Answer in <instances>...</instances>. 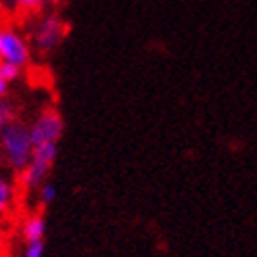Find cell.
<instances>
[{
  "label": "cell",
  "instance_id": "obj_14",
  "mask_svg": "<svg viewBox=\"0 0 257 257\" xmlns=\"http://www.w3.org/2000/svg\"><path fill=\"white\" fill-rule=\"evenodd\" d=\"M5 13H7V7H5V0H0V19L5 17Z\"/></svg>",
  "mask_w": 257,
  "mask_h": 257
},
{
  "label": "cell",
  "instance_id": "obj_8",
  "mask_svg": "<svg viewBox=\"0 0 257 257\" xmlns=\"http://www.w3.org/2000/svg\"><path fill=\"white\" fill-rule=\"evenodd\" d=\"M15 119H17V107H15V102L9 100V98H3V100H0V136H3V132Z\"/></svg>",
  "mask_w": 257,
  "mask_h": 257
},
{
  "label": "cell",
  "instance_id": "obj_2",
  "mask_svg": "<svg viewBox=\"0 0 257 257\" xmlns=\"http://www.w3.org/2000/svg\"><path fill=\"white\" fill-rule=\"evenodd\" d=\"M57 155H59V145L57 143H46V145H38L34 147V153H32V159L28 163L19 176H21V186L25 190H38L46 180H48V174L53 170V165L57 161Z\"/></svg>",
  "mask_w": 257,
  "mask_h": 257
},
{
  "label": "cell",
  "instance_id": "obj_7",
  "mask_svg": "<svg viewBox=\"0 0 257 257\" xmlns=\"http://www.w3.org/2000/svg\"><path fill=\"white\" fill-rule=\"evenodd\" d=\"M13 201H15V184H13L5 174H0V220H3L7 211L11 209Z\"/></svg>",
  "mask_w": 257,
  "mask_h": 257
},
{
  "label": "cell",
  "instance_id": "obj_11",
  "mask_svg": "<svg viewBox=\"0 0 257 257\" xmlns=\"http://www.w3.org/2000/svg\"><path fill=\"white\" fill-rule=\"evenodd\" d=\"M21 75V67L17 65H13V63H5V61H0V78H3L5 82L13 84L17 78Z\"/></svg>",
  "mask_w": 257,
  "mask_h": 257
},
{
  "label": "cell",
  "instance_id": "obj_16",
  "mask_svg": "<svg viewBox=\"0 0 257 257\" xmlns=\"http://www.w3.org/2000/svg\"><path fill=\"white\" fill-rule=\"evenodd\" d=\"M0 255H3V245H0Z\"/></svg>",
  "mask_w": 257,
  "mask_h": 257
},
{
  "label": "cell",
  "instance_id": "obj_4",
  "mask_svg": "<svg viewBox=\"0 0 257 257\" xmlns=\"http://www.w3.org/2000/svg\"><path fill=\"white\" fill-rule=\"evenodd\" d=\"M32 59V46L25 40V36L15 30L3 25L0 28V61L5 63H13L17 67H25Z\"/></svg>",
  "mask_w": 257,
  "mask_h": 257
},
{
  "label": "cell",
  "instance_id": "obj_13",
  "mask_svg": "<svg viewBox=\"0 0 257 257\" xmlns=\"http://www.w3.org/2000/svg\"><path fill=\"white\" fill-rule=\"evenodd\" d=\"M9 88H11V84L0 78V100H3V98H9Z\"/></svg>",
  "mask_w": 257,
  "mask_h": 257
},
{
  "label": "cell",
  "instance_id": "obj_10",
  "mask_svg": "<svg viewBox=\"0 0 257 257\" xmlns=\"http://www.w3.org/2000/svg\"><path fill=\"white\" fill-rule=\"evenodd\" d=\"M11 3H13V7H15L17 11L32 15V13H38L46 5V0H11Z\"/></svg>",
  "mask_w": 257,
  "mask_h": 257
},
{
  "label": "cell",
  "instance_id": "obj_15",
  "mask_svg": "<svg viewBox=\"0 0 257 257\" xmlns=\"http://www.w3.org/2000/svg\"><path fill=\"white\" fill-rule=\"evenodd\" d=\"M46 3H50V5H55V7H59V5H63L65 0H46Z\"/></svg>",
  "mask_w": 257,
  "mask_h": 257
},
{
  "label": "cell",
  "instance_id": "obj_5",
  "mask_svg": "<svg viewBox=\"0 0 257 257\" xmlns=\"http://www.w3.org/2000/svg\"><path fill=\"white\" fill-rule=\"evenodd\" d=\"M65 132V121H63L61 113L57 109H44L36 115V119L30 123V134L34 147L46 145V143H57Z\"/></svg>",
  "mask_w": 257,
  "mask_h": 257
},
{
  "label": "cell",
  "instance_id": "obj_6",
  "mask_svg": "<svg viewBox=\"0 0 257 257\" xmlns=\"http://www.w3.org/2000/svg\"><path fill=\"white\" fill-rule=\"evenodd\" d=\"M46 234V217L42 213H32L21 224V236L25 242L32 240H44Z\"/></svg>",
  "mask_w": 257,
  "mask_h": 257
},
{
  "label": "cell",
  "instance_id": "obj_9",
  "mask_svg": "<svg viewBox=\"0 0 257 257\" xmlns=\"http://www.w3.org/2000/svg\"><path fill=\"white\" fill-rule=\"evenodd\" d=\"M36 195H38V201H40L42 205H50V203H53V201L57 199V186H55L53 182H48V180H46V182L36 190Z\"/></svg>",
  "mask_w": 257,
  "mask_h": 257
},
{
  "label": "cell",
  "instance_id": "obj_3",
  "mask_svg": "<svg viewBox=\"0 0 257 257\" xmlns=\"http://www.w3.org/2000/svg\"><path fill=\"white\" fill-rule=\"evenodd\" d=\"M67 30V23L57 13H50V15L40 17L32 25V44L36 46L38 53L48 55L65 40Z\"/></svg>",
  "mask_w": 257,
  "mask_h": 257
},
{
  "label": "cell",
  "instance_id": "obj_1",
  "mask_svg": "<svg viewBox=\"0 0 257 257\" xmlns=\"http://www.w3.org/2000/svg\"><path fill=\"white\" fill-rule=\"evenodd\" d=\"M32 153H34V143H32L30 125L15 119L0 136V157H3L9 170L21 174L28 168Z\"/></svg>",
  "mask_w": 257,
  "mask_h": 257
},
{
  "label": "cell",
  "instance_id": "obj_12",
  "mask_svg": "<svg viewBox=\"0 0 257 257\" xmlns=\"http://www.w3.org/2000/svg\"><path fill=\"white\" fill-rule=\"evenodd\" d=\"M44 253H46L44 240H32V242H25L21 257H44Z\"/></svg>",
  "mask_w": 257,
  "mask_h": 257
}]
</instances>
